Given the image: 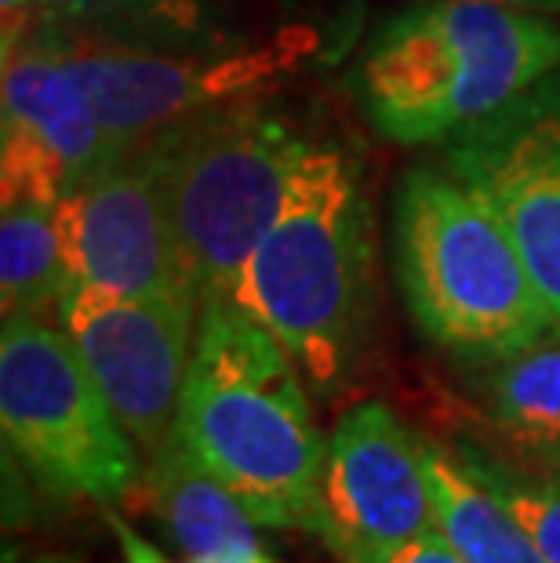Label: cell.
<instances>
[{
  "instance_id": "obj_17",
  "label": "cell",
  "mask_w": 560,
  "mask_h": 563,
  "mask_svg": "<svg viewBox=\"0 0 560 563\" xmlns=\"http://www.w3.org/2000/svg\"><path fill=\"white\" fill-rule=\"evenodd\" d=\"M448 448L476 481L514 512L524 534L539 549V556L546 563H560V476L528 470V465L498 454L492 443L455 440Z\"/></svg>"
},
{
  "instance_id": "obj_8",
  "label": "cell",
  "mask_w": 560,
  "mask_h": 563,
  "mask_svg": "<svg viewBox=\"0 0 560 563\" xmlns=\"http://www.w3.org/2000/svg\"><path fill=\"white\" fill-rule=\"evenodd\" d=\"M66 287L197 302L168 197L146 146L95 167L58 200Z\"/></svg>"
},
{
  "instance_id": "obj_6",
  "label": "cell",
  "mask_w": 560,
  "mask_h": 563,
  "mask_svg": "<svg viewBox=\"0 0 560 563\" xmlns=\"http://www.w3.org/2000/svg\"><path fill=\"white\" fill-rule=\"evenodd\" d=\"M0 426L8 451L66 498L113 506L139 487V443L63 328L4 317L0 328Z\"/></svg>"
},
{
  "instance_id": "obj_14",
  "label": "cell",
  "mask_w": 560,
  "mask_h": 563,
  "mask_svg": "<svg viewBox=\"0 0 560 563\" xmlns=\"http://www.w3.org/2000/svg\"><path fill=\"white\" fill-rule=\"evenodd\" d=\"M484 404L498 454L560 476V334L492 364Z\"/></svg>"
},
{
  "instance_id": "obj_18",
  "label": "cell",
  "mask_w": 560,
  "mask_h": 563,
  "mask_svg": "<svg viewBox=\"0 0 560 563\" xmlns=\"http://www.w3.org/2000/svg\"><path fill=\"white\" fill-rule=\"evenodd\" d=\"M52 22L139 44H189L205 30L200 0H47Z\"/></svg>"
},
{
  "instance_id": "obj_4",
  "label": "cell",
  "mask_w": 560,
  "mask_h": 563,
  "mask_svg": "<svg viewBox=\"0 0 560 563\" xmlns=\"http://www.w3.org/2000/svg\"><path fill=\"white\" fill-rule=\"evenodd\" d=\"M393 269L415 328L459 361L498 364L557 334L514 236L451 172L400 178Z\"/></svg>"
},
{
  "instance_id": "obj_3",
  "label": "cell",
  "mask_w": 560,
  "mask_h": 563,
  "mask_svg": "<svg viewBox=\"0 0 560 563\" xmlns=\"http://www.w3.org/2000/svg\"><path fill=\"white\" fill-rule=\"evenodd\" d=\"M560 69V26L487 0H426L367 44L356 91L378 135L451 142Z\"/></svg>"
},
{
  "instance_id": "obj_2",
  "label": "cell",
  "mask_w": 560,
  "mask_h": 563,
  "mask_svg": "<svg viewBox=\"0 0 560 563\" xmlns=\"http://www.w3.org/2000/svg\"><path fill=\"white\" fill-rule=\"evenodd\" d=\"M233 302L292 353L317 393L328 397L350 378L372 323V214L336 146H306Z\"/></svg>"
},
{
  "instance_id": "obj_22",
  "label": "cell",
  "mask_w": 560,
  "mask_h": 563,
  "mask_svg": "<svg viewBox=\"0 0 560 563\" xmlns=\"http://www.w3.org/2000/svg\"><path fill=\"white\" fill-rule=\"evenodd\" d=\"M487 4L520 8V11H542V15H550V11H560V0H487Z\"/></svg>"
},
{
  "instance_id": "obj_1",
  "label": "cell",
  "mask_w": 560,
  "mask_h": 563,
  "mask_svg": "<svg viewBox=\"0 0 560 563\" xmlns=\"http://www.w3.org/2000/svg\"><path fill=\"white\" fill-rule=\"evenodd\" d=\"M175 433L262 527L314 517L328 443L292 353L237 302H205Z\"/></svg>"
},
{
  "instance_id": "obj_12",
  "label": "cell",
  "mask_w": 560,
  "mask_h": 563,
  "mask_svg": "<svg viewBox=\"0 0 560 563\" xmlns=\"http://www.w3.org/2000/svg\"><path fill=\"white\" fill-rule=\"evenodd\" d=\"M121 157L85 84L58 44L55 22L4 52V203H58L95 167Z\"/></svg>"
},
{
  "instance_id": "obj_10",
  "label": "cell",
  "mask_w": 560,
  "mask_h": 563,
  "mask_svg": "<svg viewBox=\"0 0 560 563\" xmlns=\"http://www.w3.org/2000/svg\"><path fill=\"white\" fill-rule=\"evenodd\" d=\"M448 172L514 236L560 334V80H542L448 146Z\"/></svg>"
},
{
  "instance_id": "obj_21",
  "label": "cell",
  "mask_w": 560,
  "mask_h": 563,
  "mask_svg": "<svg viewBox=\"0 0 560 563\" xmlns=\"http://www.w3.org/2000/svg\"><path fill=\"white\" fill-rule=\"evenodd\" d=\"M102 517H106V523H110V531H113V538H117V545H121V560L124 563H172L168 556L161 553L157 545L153 542H146L135 527L131 523H124L121 517L113 512V506H102ZM186 563H200V560H186Z\"/></svg>"
},
{
  "instance_id": "obj_16",
  "label": "cell",
  "mask_w": 560,
  "mask_h": 563,
  "mask_svg": "<svg viewBox=\"0 0 560 563\" xmlns=\"http://www.w3.org/2000/svg\"><path fill=\"white\" fill-rule=\"evenodd\" d=\"M58 203H0V302L4 317H44L66 291Z\"/></svg>"
},
{
  "instance_id": "obj_15",
  "label": "cell",
  "mask_w": 560,
  "mask_h": 563,
  "mask_svg": "<svg viewBox=\"0 0 560 563\" xmlns=\"http://www.w3.org/2000/svg\"><path fill=\"white\" fill-rule=\"evenodd\" d=\"M437 531L466 563H546L517 517L462 465L451 448L422 440Z\"/></svg>"
},
{
  "instance_id": "obj_13",
  "label": "cell",
  "mask_w": 560,
  "mask_h": 563,
  "mask_svg": "<svg viewBox=\"0 0 560 563\" xmlns=\"http://www.w3.org/2000/svg\"><path fill=\"white\" fill-rule=\"evenodd\" d=\"M142 501L168 531L186 560L200 563H277L259 538V520L244 501L172 429L168 440L150 454L139 481Z\"/></svg>"
},
{
  "instance_id": "obj_23",
  "label": "cell",
  "mask_w": 560,
  "mask_h": 563,
  "mask_svg": "<svg viewBox=\"0 0 560 563\" xmlns=\"http://www.w3.org/2000/svg\"><path fill=\"white\" fill-rule=\"evenodd\" d=\"M4 563H85V560L74 556V553H37V556L15 560V556H11V549H8V560Z\"/></svg>"
},
{
  "instance_id": "obj_20",
  "label": "cell",
  "mask_w": 560,
  "mask_h": 563,
  "mask_svg": "<svg viewBox=\"0 0 560 563\" xmlns=\"http://www.w3.org/2000/svg\"><path fill=\"white\" fill-rule=\"evenodd\" d=\"M44 22H52L47 0H0V41H4V52L22 44L30 33H37Z\"/></svg>"
},
{
  "instance_id": "obj_19",
  "label": "cell",
  "mask_w": 560,
  "mask_h": 563,
  "mask_svg": "<svg viewBox=\"0 0 560 563\" xmlns=\"http://www.w3.org/2000/svg\"><path fill=\"white\" fill-rule=\"evenodd\" d=\"M339 563H466V560H462L455 553V545H451L448 538L433 527V531L415 534V538H408V542L356 549V553L342 556Z\"/></svg>"
},
{
  "instance_id": "obj_5",
  "label": "cell",
  "mask_w": 560,
  "mask_h": 563,
  "mask_svg": "<svg viewBox=\"0 0 560 563\" xmlns=\"http://www.w3.org/2000/svg\"><path fill=\"white\" fill-rule=\"evenodd\" d=\"M189 280L205 302H233L237 280L288 200L309 142L288 121L233 102L150 142Z\"/></svg>"
},
{
  "instance_id": "obj_7",
  "label": "cell",
  "mask_w": 560,
  "mask_h": 563,
  "mask_svg": "<svg viewBox=\"0 0 560 563\" xmlns=\"http://www.w3.org/2000/svg\"><path fill=\"white\" fill-rule=\"evenodd\" d=\"M58 44L121 153L219 106L248 102L303 55V37L241 52L168 55L161 44L117 41L55 22Z\"/></svg>"
},
{
  "instance_id": "obj_11",
  "label": "cell",
  "mask_w": 560,
  "mask_h": 563,
  "mask_svg": "<svg viewBox=\"0 0 560 563\" xmlns=\"http://www.w3.org/2000/svg\"><path fill=\"white\" fill-rule=\"evenodd\" d=\"M433 527L422 437L386 404L350 407L328 440L317 509L303 531L342 560L356 549L408 542Z\"/></svg>"
},
{
  "instance_id": "obj_9",
  "label": "cell",
  "mask_w": 560,
  "mask_h": 563,
  "mask_svg": "<svg viewBox=\"0 0 560 563\" xmlns=\"http://www.w3.org/2000/svg\"><path fill=\"white\" fill-rule=\"evenodd\" d=\"M55 317L128 437L150 459L175 426L200 306L186 298H128L74 284L58 298Z\"/></svg>"
}]
</instances>
